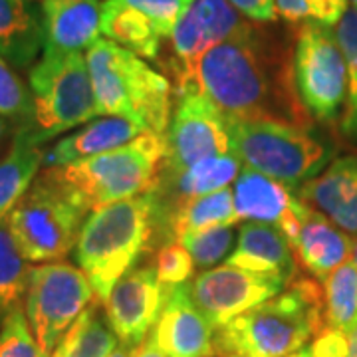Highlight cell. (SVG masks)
Segmentation results:
<instances>
[{
	"instance_id": "1",
	"label": "cell",
	"mask_w": 357,
	"mask_h": 357,
	"mask_svg": "<svg viewBox=\"0 0 357 357\" xmlns=\"http://www.w3.org/2000/svg\"><path fill=\"white\" fill-rule=\"evenodd\" d=\"M187 86L204 93L225 115L312 123L294 88L292 54L252 22L204 52L177 89Z\"/></svg>"
},
{
	"instance_id": "2",
	"label": "cell",
	"mask_w": 357,
	"mask_h": 357,
	"mask_svg": "<svg viewBox=\"0 0 357 357\" xmlns=\"http://www.w3.org/2000/svg\"><path fill=\"white\" fill-rule=\"evenodd\" d=\"M324 330V292L316 278L296 274L280 294L215 330L222 357H288Z\"/></svg>"
},
{
	"instance_id": "3",
	"label": "cell",
	"mask_w": 357,
	"mask_h": 357,
	"mask_svg": "<svg viewBox=\"0 0 357 357\" xmlns=\"http://www.w3.org/2000/svg\"><path fill=\"white\" fill-rule=\"evenodd\" d=\"M98 115L123 117L141 131L165 135L171 121L173 86L137 54L107 38L86 50Z\"/></svg>"
},
{
	"instance_id": "4",
	"label": "cell",
	"mask_w": 357,
	"mask_h": 357,
	"mask_svg": "<svg viewBox=\"0 0 357 357\" xmlns=\"http://www.w3.org/2000/svg\"><path fill=\"white\" fill-rule=\"evenodd\" d=\"M155 241L153 201L149 192L105 204L89 213L79 230L74 258L100 300L131 272Z\"/></svg>"
},
{
	"instance_id": "5",
	"label": "cell",
	"mask_w": 357,
	"mask_h": 357,
	"mask_svg": "<svg viewBox=\"0 0 357 357\" xmlns=\"http://www.w3.org/2000/svg\"><path fill=\"white\" fill-rule=\"evenodd\" d=\"M227 119L230 151L244 167L300 189L332 163V145L312 129L280 119Z\"/></svg>"
},
{
	"instance_id": "6",
	"label": "cell",
	"mask_w": 357,
	"mask_h": 357,
	"mask_svg": "<svg viewBox=\"0 0 357 357\" xmlns=\"http://www.w3.org/2000/svg\"><path fill=\"white\" fill-rule=\"evenodd\" d=\"M88 204L54 167H46L6 217V227L28 262L62 260L76 248Z\"/></svg>"
},
{
	"instance_id": "7",
	"label": "cell",
	"mask_w": 357,
	"mask_h": 357,
	"mask_svg": "<svg viewBox=\"0 0 357 357\" xmlns=\"http://www.w3.org/2000/svg\"><path fill=\"white\" fill-rule=\"evenodd\" d=\"M165 157V135L145 131L126 145L72 165L54 167L89 211L153 189Z\"/></svg>"
},
{
	"instance_id": "8",
	"label": "cell",
	"mask_w": 357,
	"mask_h": 357,
	"mask_svg": "<svg viewBox=\"0 0 357 357\" xmlns=\"http://www.w3.org/2000/svg\"><path fill=\"white\" fill-rule=\"evenodd\" d=\"M28 88L34 102L32 137L38 145L84 126L98 115L86 54H42L30 68Z\"/></svg>"
},
{
	"instance_id": "9",
	"label": "cell",
	"mask_w": 357,
	"mask_h": 357,
	"mask_svg": "<svg viewBox=\"0 0 357 357\" xmlns=\"http://www.w3.org/2000/svg\"><path fill=\"white\" fill-rule=\"evenodd\" d=\"M296 93L312 121L333 123L342 117L347 93V70L333 28L300 26L292 48Z\"/></svg>"
},
{
	"instance_id": "10",
	"label": "cell",
	"mask_w": 357,
	"mask_h": 357,
	"mask_svg": "<svg viewBox=\"0 0 357 357\" xmlns=\"http://www.w3.org/2000/svg\"><path fill=\"white\" fill-rule=\"evenodd\" d=\"M93 294L86 272L70 262L54 260L32 268L24 312L36 342L48 356L91 304Z\"/></svg>"
},
{
	"instance_id": "11",
	"label": "cell",
	"mask_w": 357,
	"mask_h": 357,
	"mask_svg": "<svg viewBox=\"0 0 357 357\" xmlns=\"http://www.w3.org/2000/svg\"><path fill=\"white\" fill-rule=\"evenodd\" d=\"M177 107L165 131L161 173H177L215 155L232 153L225 114L197 88L177 89Z\"/></svg>"
},
{
	"instance_id": "12",
	"label": "cell",
	"mask_w": 357,
	"mask_h": 357,
	"mask_svg": "<svg viewBox=\"0 0 357 357\" xmlns=\"http://www.w3.org/2000/svg\"><path fill=\"white\" fill-rule=\"evenodd\" d=\"M185 286L192 304L208 319V324L218 330L250 307L280 294L288 282L278 276L220 264L203 270Z\"/></svg>"
},
{
	"instance_id": "13",
	"label": "cell",
	"mask_w": 357,
	"mask_h": 357,
	"mask_svg": "<svg viewBox=\"0 0 357 357\" xmlns=\"http://www.w3.org/2000/svg\"><path fill=\"white\" fill-rule=\"evenodd\" d=\"M248 24L229 0H192L171 34V72L185 84L204 52L236 36Z\"/></svg>"
},
{
	"instance_id": "14",
	"label": "cell",
	"mask_w": 357,
	"mask_h": 357,
	"mask_svg": "<svg viewBox=\"0 0 357 357\" xmlns=\"http://www.w3.org/2000/svg\"><path fill=\"white\" fill-rule=\"evenodd\" d=\"M169 290L163 286L155 268H133L115 282L105 302V318L119 344L139 347L153 332L165 306Z\"/></svg>"
},
{
	"instance_id": "15",
	"label": "cell",
	"mask_w": 357,
	"mask_h": 357,
	"mask_svg": "<svg viewBox=\"0 0 357 357\" xmlns=\"http://www.w3.org/2000/svg\"><path fill=\"white\" fill-rule=\"evenodd\" d=\"M290 189L292 187L276 178L266 177L250 167H243L232 191V203L238 220L272 225L280 229L290 243L307 206Z\"/></svg>"
},
{
	"instance_id": "16",
	"label": "cell",
	"mask_w": 357,
	"mask_h": 357,
	"mask_svg": "<svg viewBox=\"0 0 357 357\" xmlns=\"http://www.w3.org/2000/svg\"><path fill=\"white\" fill-rule=\"evenodd\" d=\"M151 335L165 357H208L215 354V328L192 304L185 284L169 290Z\"/></svg>"
},
{
	"instance_id": "17",
	"label": "cell",
	"mask_w": 357,
	"mask_h": 357,
	"mask_svg": "<svg viewBox=\"0 0 357 357\" xmlns=\"http://www.w3.org/2000/svg\"><path fill=\"white\" fill-rule=\"evenodd\" d=\"M298 197L337 229L357 236V155L333 159L298 189Z\"/></svg>"
},
{
	"instance_id": "18",
	"label": "cell",
	"mask_w": 357,
	"mask_h": 357,
	"mask_svg": "<svg viewBox=\"0 0 357 357\" xmlns=\"http://www.w3.org/2000/svg\"><path fill=\"white\" fill-rule=\"evenodd\" d=\"M44 24L42 54L84 52L102 34L100 0H40Z\"/></svg>"
},
{
	"instance_id": "19",
	"label": "cell",
	"mask_w": 357,
	"mask_h": 357,
	"mask_svg": "<svg viewBox=\"0 0 357 357\" xmlns=\"http://www.w3.org/2000/svg\"><path fill=\"white\" fill-rule=\"evenodd\" d=\"M290 246L307 274L321 282L335 268L351 260L356 238L307 204Z\"/></svg>"
},
{
	"instance_id": "20",
	"label": "cell",
	"mask_w": 357,
	"mask_h": 357,
	"mask_svg": "<svg viewBox=\"0 0 357 357\" xmlns=\"http://www.w3.org/2000/svg\"><path fill=\"white\" fill-rule=\"evenodd\" d=\"M227 264L258 274L278 276L288 284L298 274V258L284 232L262 222H246L241 227L236 246L227 258Z\"/></svg>"
},
{
	"instance_id": "21",
	"label": "cell",
	"mask_w": 357,
	"mask_h": 357,
	"mask_svg": "<svg viewBox=\"0 0 357 357\" xmlns=\"http://www.w3.org/2000/svg\"><path fill=\"white\" fill-rule=\"evenodd\" d=\"M145 133L135 123L123 117L105 115L102 119H91L82 129L66 135L44 155L46 167H66L84 161L96 155L107 153L126 145L137 135Z\"/></svg>"
},
{
	"instance_id": "22",
	"label": "cell",
	"mask_w": 357,
	"mask_h": 357,
	"mask_svg": "<svg viewBox=\"0 0 357 357\" xmlns=\"http://www.w3.org/2000/svg\"><path fill=\"white\" fill-rule=\"evenodd\" d=\"M44 50L42 10L34 0H0V56L18 70L36 64Z\"/></svg>"
},
{
	"instance_id": "23",
	"label": "cell",
	"mask_w": 357,
	"mask_h": 357,
	"mask_svg": "<svg viewBox=\"0 0 357 357\" xmlns=\"http://www.w3.org/2000/svg\"><path fill=\"white\" fill-rule=\"evenodd\" d=\"M42 145H38L30 129H18L10 151L0 159V220H6L18 201L32 187L44 165Z\"/></svg>"
},
{
	"instance_id": "24",
	"label": "cell",
	"mask_w": 357,
	"mask_h": 357,
	"mask_svg": "<svg viewBox=\"0 0 357 357\" xmlns=\"http://www.w3.org/2000/svg\"><path fill=\"white\" fill-rule=\"evenodd\" d=\"M100 28L105 38L137 54L139 58L157 60L161 54L163 38L153 22L121 0H103Z\"/></svg>"
},
{
	"instance_id": "25",
	"label": "cell",
	"mask_w": 357,
	"mask_h": 357,
	"mask_svg": "<svg viewBox=\"0 0 357 357\" xmlns=\"http://www.w3.org/2000/svg\"><path fill=\"white\" fill-rule=\"evenodd\" d=\"M238 220L232 203V191L211 192L189 203L181 204L177 211L167 218L163 229V244L178 243L189 234H199L204 230L232 227Z\"/></svg>"
},
{
	"instance_id": "26",
	"label": "cell",
	"mask_w": 357,
	"mask_h": 357,
	"mask_svg": "<svg viewBox=\"0 0 357 357\" xmlns=\"http://www.w3.org/2000/svg\"><path fill=\"white\" fill-rule=\"evenodd\" d=\"M119 344L98 304H89L64 333L52 357H107Z\"/></svg>"
},
{
	"instance_id": "27",
	"label": "cell",
	"mask_w": 357,
	"mask_h": 357,
	"mask_svg": "<svg viewBox=\"0 0 357 357\" xmlns=\"http://www.w3.org/2000/svg\"><path fill=\"white\" fill-rule=\"evenodd\" d=\"M324 330L347 333L357 326V264L347 260L321 280Z\"/></svg>"
},
{
	"instance_id": "28",
	"label": "cell",
	"mask_w": 357,
	"mask_h": 357,
	"mask_svg": "<svg viewBox=\"0 0 357 357\" xmlns=\"http://www.w3.org/2000/svg\"><path fill=\"white\" fill-rule=\"evenodd\" d=\"M32 268L14 243L6 220H0V318L20 306Z\"/></svg>"
},
{
	"instance_id": "29",
	"label": "cell",
	"mask_w": 357,
	"mask_h": 357,
	"mask_svg": "<svg viewBox=\"0 0 357 357\" xmlns=\"http://www.w3.org/2000/svg\"><path fill=\"white\" fill-rule=\"evenodd\" d=\"M335 40L342 48L347 70V93L342 117H340V131L357 147V8H347L344 18L333 28Z\"/></svg>"
},
{
	"instance_id": "30",
	"label": "cell",
	"mask_w": 357,
	"mask_h": 357,
	"mask_svg": "<svg viewBox=\"0 0 357 357\" xmlns=\"http://www.w3.org/2000/svg\"><path fill=\"white\" fill-rule=\"evenodd\" d=\"M0 115L14 121L18 129H32L34 102L32 91L0 56Z\"/></svg>"
},
{
	"instance_id": "31",
	"label": "cell",
	"mask_w": 357,
	"mask_h": 357,
	"mask_svg": "<svg viewBox=\"0 0 357 357\" xmlns=\"http://www.w3.org/2000/svg\"><path fill=\"white\" fill-rule=\"evenodd\" d=\"M349 8L347 0H276V16L292 26L335 28Z\"/></svg>"
},
{
	"instance_id": "32",
	"label": "cell",
	"mask_w": 357,
	"mask_h": 357,
	"mask_svg": "<svg viewBox=\"0 0 357 357\" xmlns=\"http://www.w3.org/2000/svg\"><path fill=\"white\" fill-rule=\"evenodd\" d=\"M178 243L187 248L195 266L208 270L218 266L225 258H229L236 243V232L232 230V227H220V229L204 230L199 234H189Z\"/></svg>"
},
{
	"instance_id": "33",
	"label": "cell",
	"mask_w": 357,
	"mask_h": 357,
	"mask_svg": "<svg viewBox=\"0 0 357 357\" xmlns=\"http://www.w3.org/2000/svg\"><path fill=\"white\" fill-rule=\"evenodd\" d=\"M0 357H50L36 342L22 306L14 307L2 318Z\"/></svg>"
},
{
	"instance_id": "34",
	"label": "cell",
	"mask_w": 357,
	"mask_h": 357,
	"mask_svg": "<svg viewBox=\"0 0 357 357\" xmlns=\"http://www.w3.org/2000/svg\"><path fill=\"white\" fill-rule=\"evenodd\" d=\"M195 262L181 243H167L159 248L155 258V274L167 288L187 284L192 278Z\"/></svg>"
},
{
	"instance_id": "35",
	"label": "cell",
	"mask_w": 357,
	"mask_h": 357,
	"mask_svg": "<svg viewBox=\"0 0 357 357\" xmlns=\"http://www.w3.org/2000/svg\"><path fill=\"white\" fill-rule=\"evenodd\" d=\"M143 13L157 28L161 38H171L192 0H121Z\"/></svg>"
},
{
	"instance_id": "36",
	"label": "cell",
	"mask_w": 357,
	"mask_h": 357,
	"mask_svg": "<svg viewBox=\"0 0 357 357\" xmlns=\"http://www.w3.org/2000/svg\"><path fill=\"white\" fill-rule=\"evenodd\" d=\"M230 4L243 14L244 18L258 22V24H268L276 20V0H229Z\"/></svg>"
},
{
	"instance_id": "37",
	"label": "cell",
	"mask_w": 357,
	"mask_h": 357,
	"mask_svg": "<svg viewBox=\"0 0 357 357\" xmlns=\"http://www.w3.org/2000/svg\"><path fill=\"white\" fill-rule=\"evenodd\" d=\"M135 357H165V356H163V351H161V349L157 347V344H155L153 335L149 333V335H147V340L139 345V349H137Z\"/></svg>"
},
{
	"instance_id": "38",
	"label": "cell",
	"mask_w": 357,
	"mask_h": 357,
	"mask_svg": "<svg viewBox=\"0 0 357 357\" xmlns=\"http://www.w3.org/2000/svg\"><path fill=\"white\" fill-rule=\"evenodd\" d=\"M345 357H357V326L345 333Z\"/></svg>"
},
{
	"instance_id": "39",
	"label": "cell",
	"mask_w": 357,
	"mask_h": 357,
	"mask_svg": "<svg viewBox=\"0 0 357 357\" xmlns=\"http://www.w3.org/2000/svg\"><path fill=\"white\" fill-rule=\"evenodd\" d=\"M137 349H139V347H131V345L117 344V347H115L114 351H112V354H109L107 357H135Z\"/></svg>"
},
{
	"instance_id": "40",
	"label": "cell",
	"mask_w": 357,
	"mask_h": 357,
	"mask_svg": "<svg viewBox=\"0 0 357 357\" xmlns=\"http://www.w3.org/2000/svg\"><path fill=\"white\" fill-rule=\"evenodd\" d=\"M4 133H6V119L0 115V141H2V137H4Z\"/></svg>"
},
{
	"instance_id": "41",
	"label": "cell",
	"mask_w": 357,
	"mask_h": 357,
	"mask_svg": "<svg viewBox=\"0 0 357 357\" xmlns=\"http://www.w3.org/2000/svg\"><path fill=\"white\" fill-rule=\"evenodd\" d=\"M288 357H312V354H310V347H307V349H302V351H298V354H294V356Z\"/></svg>"
},
{
	"instance_id": "42",
	"label": "cell",
	"mask_w": 357,
	"mask_h": 357,
	"mask_svg": "<svg viewBox=\"0 0 357 357\" xmlns=\"http://www.w3.org/2000/svg\"><path fill=\"white\" fill-rule=\"evenodd\" d=\"M351 260L357 264V241H356V248H354V256H351Z\"/></svg>"
},
{
	"instance_id": "43",
	"label": "cell",
	"mask_w": 357,
	"mask_h": 357,
	"mask_svg": "<svg viewBox=\"0 0 357 357\" xmlns=\"http://www.w3.org/2000/svg\"><path fill=\"white\" fill-rule=\"evenodd\" d=\"M351 4V8H357V0H347Z\"/></svg>"
}]
</instances>
